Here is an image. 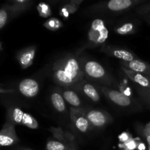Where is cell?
Listing matches in <instances>:
<instances>
[{
  "label": "cell",
  "instance_id": "6da1fadb",
  "mask_svg": "<svg viewBox=\"0 0 150 150\" xmlns=\"http://www.w3.org/2000/svg\"><path fill=\"white\" fill-rule=\"evenodd\" d=\"M55 79L60 84L70 86L82 78V71L77 59L68 57L56 63L53 67Z\"/></svg>",
  "mask_w": 150,
  "mask_h": 150
},
{
  "label": "cell",
  "instance_id": "7a4b0ae2",
  "mask_svg": "<svg viewBox=\"0 0 150 150\" xmlns=\"http://www.w3.org/2000/svg\"><path fill=\"white\" fill-rule=\"evenodd\" d=\"M7 121L13 124L26 126L30 129H37L38 122L35 117L16 107H10L7 112Z\"/></svg>",
  "mask_w": 150,
  "mask_h": 150
},
{
  "label": "cell",
  "instance_id": "3957f363",
  "mask_svg": "<svg viewBox=\"0 0 150 150\" xmlns=\"http://www.w3.org/2000/svg\"><path fill=\"white\" fill-rule=\"evenodd\" d=\"M19 141L15 130V125L6 121L0 130V147H5L16 144Z\"/></svg>",
  "mask_w": 150,
  "mask_h": 150
},
{
  "label": "cell",
  "instance_id": "277c9868",
  "mask_svg": "<svg viewBox=\"0 0 150 150\" xmlns=\"http://www.w3.org/2000/svg\"><path fill=\"white\" fill-rule=\"evenodd\" d=\"M108 36V31L101 19H95L92 23L89 37L91 41L96 43H103Z\"/></svg>",
  "mask_w": 150,
  "mask_h": 150
},
{
  "label": "cell",
  "instance_id": "5b68a950",
  "mask_svg": "<svg viewBox=\"0 0 150 150\" xmlns=\"http://www.w3.org/2000/svg\"><path fill=\"white\" fill-rule=\"evenodd\" d=\"M18 89L23 96L26 98H33L36 96L39 92V85L34 79H26L20 82Z\"/></svg>",
  "mask_w": 150,
  "mask_h": 150
},
{
  "label": "cell",
  "instance_id": "8992f818",
  "mask_svg": "<svg viewBox=\"0 0 150 150\" xmlns=\"http://www.w3.org/2000/svg\"><path fill=\"white\" fill-rule=\"evenodd\" d=\"M122 67L129 69L136 73L144 74V76H150V64L142 62L139 59H134L130 62H122Z\"/></svg>",
  "mask_w": 150,
  "mask_h": 150
},
{
  "label": "cell",
  "instance_id": "52a82bcc",
  "mask_svg": "<svg viewBox=\"0 0 150 150\" xmlns=\"http://www.w3.org/2000/svg\"><path fill=\"white\" fill-rule=\"evenodd\" d=\"M85 72L94 79H101L105 75V69L100 64L95 61H89L85 64Z\"/></svg>",
  "mask_w": 150,
  "mask_h": 150
},
{
  "label": "cell",
  "instance_id": "ba28073f",
  "mask_svg": "<svg viewBox=\"0 0 150 150\" xmlns=\"http://www.w3.org/2000/svg\"><path fill=\"white\" fill-rule=\"evenodd\" d=\"M86 119L89 122L95 127H103L108 121V117L105 113L98 110H92L86 114Z\"/></svg>",
  "mask_w": 150,
  "mask_h": 150
},
{
  "label": "cell",
  "instance_id": "9c48e42d",
  "mask_svg": "<svg viewBox=\"0 0 150 150\" xmlns=\"http://www.w3.org/2000/svg\"><path fill=\"white\" fill-rule=\"evenodd\" d=\"M35 56V47H30L23 51H21L18 54V61L22 69L29 67L33 62Z\"/></svg>",
  "mask_w": 150,
  "mask_h": 150
},
{
  "label": "cell",
  "instance_id": "30bf717a",
  "mask_svg": "<svg viewBox=\"0 0 150 150\" xmlns=\"http://www.w3.org/2000/svg\"><path fill=\"white\" fill-rule=\"evenodd\" d=\"M122 70L125 72L126 75L133 81L135 83H138L140 86H143L144 88H150V81L148 76H144L141 73H136V72L130 70L129 69L122 67Z\"/></svg>",
  "mask_w": 150,
  "mask_h": 150
},
{
  "label": "cell",
  "instance_id": "8fae6325",
  "mask_svg": "<svg viewBox=\"0 0 150 150\" xmlns=\"http://www.w3.org/2000/svg\"><path fill=\"white\" fill-rule=\"evenodd\" d=\"M107 95L112 102L120 106H128L131 103L130 98L127 95L118 91L108 90L107 92Z\"/></svg>",
  "mask_w": 150,
  "mask_h": 150
},
{
  "label": "cell",
  "instance_id": "7c38bea8",
  "mask_svg": "<svg viewBox=\"0 0 150 150\" xmlns=\"http://www.w3.org/2000/svg\"><path fill=\"white\" fill-rule=\"evenodd\" d=\"M72 119L74 122L76 127L79 131L86 133L89 126V122L86 117L79 112V111H74L73 109H72Z\"/></svg>",
  "mask_w": 150,
  "mask_h": 150
},
{
  "label": "cell",
  "instance_id": "4fadbf2b",
  "mask_svg": "<svg viewBox=\"0 0 150 150\" xmlns=\"http://www.w3.org/2000/svg\"><path fill=\"white\" fill-rule=\"evenodd\" d=\"M133 1L130 0H111L108 1L107 7L112 11H120L131 7Z\"/></svg>",
  "mask_w": 150,
  "mask_h": 150
},
{
  "label": "cell",
  "instance_id": "5bb4252c",
  "mask_svg": "<svg viewBox=\"0 0 150 150\" xmlns=\"http://www.w3.org/2000/svg\"><path fill=\"white\" fill-rule=\"evenodd\" d=\"M51 100L53 105L59 112H63L65 110V103L64 98L60 94L53 93L51 96Z\"/></svg>",
  "mask_w": 150,
  "mask_h": 150
},
{
  "label": "cell",
  "instance_id": "9a60e30c",
  "mask_svg": "<svg viewBox=\"0 0 150 150\" xmlns=\"http://www.w3.org/2000/svg\"><path fill=\"white\" fill-rule=\"evenodd\" d=\"M63 97H64V100H66L68 103L73 105V106L78 107L81 105V100L79 96L76 92H73V91H64L63 92Z\"/></svg>",
  "mask_w": 150,
  "mask_h": 150
},
{
  "label": "cell",
  "instance_id": "2e32d148",
  "mask_svg": "<svg viewBox=\"0 0 150 150\" xmlns=\"http://www.w3.org/2000/svg\"><path fill=\"white\" fill-rule=\"evenodd\" d=\"M112 54L117 58L120 59L124 62H130L134 60V56L130 51H125L122 49L114 50L112 51Z\"/></svg>",
  "mask_w": 150,
  "mask_h": 150
},
{
  "label": "cell",
  "instance_id": "e0dca14e",
  "mask_svg": "<svg viewBox=\"0 0 150 150\" xmlns=\"http://www.w3.org/2000/svg\"><path fill=\"white\" fill-rule=\"evenodd\" d=\"M83 90L84 92L85 95L89 97L91 100H92L95 102H98L100 100V95L98 94V91L96 90L93 86L89 83H86L83 86Z\"/></svg>",
  "mask_w": 150,
  "mask_h": 150
},
{
  "label": "cell",
  "instance_id": "ac0fdd59",
  "mask_svg": "<svg viewBox=\"0 0 150 150\" xmlns=\"http://www.w3.org/2000/svg\"><path fill=\"white\" fill-rule=\"evenodd\" d=\"M44 26L49 30L54 31L59 29L60 26H62V23L58 19L55 18H51L44 23Z\"/></svg>",
  "mask_w": 150,
  "mask_h": 150
},
{
  "label": "cell",
  "instance_id": "d6986e66",
  "mask_svg": "<svg viewBox=\"0 0 150 150\" xmlns=\"http://www.w3.org/2000/svg\"><path fill=\"white\" fill-rule=\"evenodd\" d=\"M133 30H134V25L132 23H126L124 25L120 26V27L117 28L115 29L116 32L121 35H127V34L133 32Z\"/></svg>",
  "mask_w": 150,
  "mask_h": 150
},
{
  "label": "cell",
  "instance_id": "ffe728a7",
  "mask_svg": "<svg viewBox=\"0 0 150 150\" xmlns=\"http://www.w3.org/2000/svg\"><path fill=\"white\" fill-rule=\"evenodd\" d=\"M47 150H68L64 144L57 141H49L46 144Z\"/></svg>",
  "mask_w": 150,
  "mask_h": 150
},
{
  "label": "cell",
  "instance_id": "44dd1931",
  "mask_svg": "<svg viewBox=\"0 0 150 150\" xmlns=\"http://www.w3.org/2000/svg\"><path fill=\"white\" fill-rule=\"evenodd\" d=\"M9 10L7 6H4L0 9V29H2L7 23L9 18Z\"/></svg>",
  "mask_w": 150,
  "mask_h": 150
},
{
  "label": "cell",
  "instance_id": "7402d4cb",
  "mask_svg": "<svg viewBox=\"0 0 150 150\" xmlns=\"http://www.w3.org/2000/svg\"><path fill=\"white\" fill-rule=\"evenodd\" d=\"M38 10L40 16L42 17L47 18L51 16V9H50L49 6L45 3H40L38 4Z\"/></svg>",
  "mask_w": 150,
  "mask_h": 150
},
{
  "label": "cell",
  "instance_id": "603a6c76",
  "mask_svg": "<svg viewBox=\"0 0 150 150\" xmlns=\"http://www.w3.org/2000/svg\"><path fill=\"white\" fill-rule=\"evenodd\" d=\"M76 6L77 5H75V4H72V5H66L65 7L62 10L61 14L66 18L68 17V16L70 14V13H73V12L76 10Z\"/></svg>",
  "mask_w": 150,
  "mask_h": 150
},
{
  "label": "cell",
  "instance_id": "cb8c5ba5",
  "mask_svg": "<svg viewBox=\"0 0 150 150\" xmlns=\"http://www.w3.org/2000/svg\"><path fill=\"white\" fill-rule=\"evenodd\" d=\"M124 146L127 150H133L137 147V145H136V142L134 140L130 139L125 143H124Z\"/></svg>",
  "mask_w": 150,
  "mask_h": 150
},
{
  "label": "cell",
  "instance_id": "d4e9b609",
  "mask_svg": "<svg viewBox=\"0 0 150 150\" xmlns=\"http://www.w3.org/2000/svg\"><path fill=\"white\" fill-rule=\"evenodd\" d=\"M51 132H53V133L54 134V136L55 137H57V139H62V140H63V139H64V133L62 132V130H61L60 128L57 129V128H51Z\"/></svg>",
  "mask_w": 150,
  "mask_h": 150
},
{
  "label": "cell",
  "instance_id": "484cf974",
  "mask_svg": "<svg viewBox=\"0 0 150 150\" xmlns=\"http://www.w3.org/2000/svg\"><path fill=\"white\" fill-rule=\"evenodd\" d=\"M119 139H120V141L121 142L125 143V142H127L129 139H130V136H129L128 133H122L121 135H120V137H119Z\"/></svg>",
  "mask_w": 150,
  "mask_h": 150
},
{
  "label": "cell",
  "instance_id": "4316f807",
  "mask_svg": "<svg viewBox=\"0 0 150 150\" xmlns=\"http://www.w3.org/2000/svg\"><path fill=\"white\" fill-rule=\"evenodd\" d=\"M144 135L145 138H146V142H147V143L149 144V145L150 146V133H147V132L145 131V130H144Z\"/></svg>",
  "mask_w": 150,
  "mask_h": 150
},
{
  "label": "cell",
  "instance_id": "83f0119b",
  "mask_svg": "<svg viewBox=\"0 0 150 150\" xmlns=\"http://www.w3.org/2000/svg\"><path fill=\"white\" fill-rule=\"evenodd\" d=\"M13 90H11V89H3V88L0 87V93L4 94V93H10V92H13Z\"/></svg>",
  "mask_w": 150,
  "mask_h": 150
},
{
  "label": "cell",
  "instance_id": "f1b7e54d",
  "mask_svg": "<svg viewBox=\"0 0 150 150\" xmlns=\"http://www.w3.org/2000/svg\"><path fill=\"white\" fill-rule=\"evenodd\" d=\"M138 148H139V150H145V149H146V146H145V145L143 143H140L139 144Z\"/></svg>",
  "mask_w": 150,
  "mask_h": 150
},
{
  "label": "cell",
  "instance_id": "f546056e",
  "mask_svg": "<svg viewBox=\"0 0 150 150\" xmlns=\"http://www.w3.org/2000/svg\"><path fill=\"white\" fill-rule=\"evenodd\" d=\"M144 93L146 94V95H147L148 98H149V101H150V89H149V88H147V89H146V90H145Z\"/></svg>",
  "mask_w": 150,
  "mask_h": 150
},
{
  "label": "cell",
  "instance_id": "4dcf8cb0",
  "mask_svg": "<svg viewBox=\"0 0 150 150\" xmlns=\"http://www.w3.org/2000/svg\"><path fill=\"white\" fill-rule=\"evenodd\" d=\"M144 130H145V131L147 132V133H150V123H149V124L146 125V127H145V128H144Z\"/></svg>",
  "mask_w": 150,
  "mask_h": 150
},
{
  "label": "cell",
  "instance_id": "1f68e13d",
  "mask_svg": "<svg viewBox=\"0 0 150 150\" xmlns=\"http://www.w3.org/2000/svg\"><path fill=\"white\" fill-rule=\"evenodd\" d=\"M1 42H0V51H1Z\"/></svg>",
  "mask_w": 150,
  "mask_h": 150
},
{
  "label": "cell",
  "instance_id": "d6a6232c",
  "mask_svg": "<svg viewBox=\"0 0 150 150\" xmlns=\"http://www.w3.org/2000/svg\"><path fill=\"white\" fill-rule=\"evenodd\" d=\"M147 10H150V6H149V7H148Z\"/></svg>",
  "mask_w": 150,
  "mask_h": 150
},
{
  "label": "cell",
  "instance_id": "836d02e7",
  "mask_svg": "<svg viewBox=\"0 0 150 150\" xmlns=\"http://www.w3.org/2000/svg\"><path fill=\"white\" fill-rule=\"evenodd\" d=\"M148 78H149V81H150V76H148ZM150 89V88H149Z\"/></svg>",
  "mask_w": 150,
  "mask_h": 150
},
{
  "label": "cell",
  "instance_id": "e575fe53",
  "mask_svg": "<svg viewBox=\"0 0 150 150\" xmlns=\"http://www.w3.org/2000/svg\"><path fill=\"white\" fill-rule=\"evenodd\" d=\"M25 150H31V149H25Z\"/></svg>",
  "mask_w": 150,
  "mask_h": 150
},
{
  "label": "cell",
  "instance_id": "d590c367",
  "mask_svg": "<svg viewBox=\"0 0 150 150\" xmlns=\"http://www.w3.org/2000/svg\"><path fill=\"white\" fill-rule=\"evenodd\" d=\"M149 150H150V146H149Z\"/></svg>",
  "mask_w": 150,
  "mask_h": 150
},
{
  "label": "cell",
  "instance_id": "8d00e7d4",
  "mask_svg": "<svg viewBox=\"0 0 150 150\" xmlns=\"http://www.w3.org/2000/svg\"><path fill=\"white\" fill-rule=\"evenodd\" d=\"M68 150H70V149H68Z\"/></svg>",
  "mask_w": 150,
  "mask_h": 150
}]
</instances>
